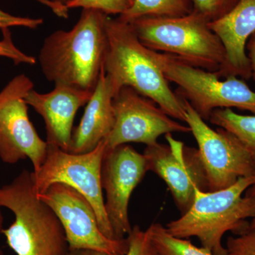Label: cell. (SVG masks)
<instances>
[{
	"instance_id": "cell-11",
	"label": "cell",
	"mask_w": 255,
	"mask_h": 255,
	"mask_svg": "<svg viewBox=\"0 0 255 255\" xmlns=\"http://www.w3.org/2000/svg\"><path fill=\"white\" fill-rule=\"evenodd\" d=\"M50 206L63 226L70 249H91L126 255L128 238L112 240L102 233L93 206L74 188L55 183L45 192L36 194Z\"/></svg>"
},
{
	"instance_id": "cell-17",
	"label": "cell",
	"mask_w": 255,
	"mask_h": 255,
	"mask_svg": "<svg viewBox=\"0 0 255 255\" xmlns=\"http://www.w3.org/2000/svg\"><path fill=\"white\" fill-rule=\"evenodd\" d=\"M43 23V18L14 16L0 8V57L9 58L16 65L21 63L28 65L36 64V58L26 55L15 46L9 28L22 26L30 29H36Z\"/></svg>"
},
{
	"instance_id": "cell-26",
	"label": "cell",
	"mask_w": 255,
	"mask_h": 255,
	"mask_svg": "<svg viewBox=\"0 0 255 255\" xmlns=\"http://www.w3.org/2000/svg\"><path fill=\"white\" fill-rule=\"evenodd\" d=\"M246 47L248 50V56L251 61L252 78L255 80V33L248 40Z\"/></svg>"
},
{
	"instance_id": "cell-31",
	"label": "cell",
	"mask_w": 255,
	"mask_h": 255,
	"mask_svg": "<svg viewBox=\"0 0 255 255\" xmlns=\"http://www.w3.org/2000/svg\"><path fill=\"white\" fill-rule=\"evenodd\" d=\"M0 255H5L4 253H2L1 251H0Z\"/></svg>"
},
{
	"instance_id": "cell-24",
	"label": "cell",
	"mask_w": 255,
	"mask_h": 255,
	"mask_svg": "<svg viewBox=\"0 0 255 255\" xmlns=\"http://www.w3.org/2000/svg\"><path fill=\"white\" fill-rule=\"evenodd\" d=\"M228 255H255V230L248 229L226 242Z\"/></svg>"
},
{
	"instance_id": "cell-5",
	"label": "cell",
	"mask_w": 255,
	"mask_h": 255,
	"mask_svg": "<svg viewBox=\"0 0 255 255\" xmlns=\"http://www.w3.org/2000/svg\"><path fill=\"white\" fill-rule=\"evenodd\" d=\"M131 24L135 34L149 49L180 58L219 77L226 62V50L209 21L193 10L180 16H142Z\"/></svg>"
},
{
	"instance_id": "cell-4",
	"label": "cell",
	"mask_w": 255,
	"mask_h": 255,
	"mask_svg": "<svg viewBox=\"0 0 255 255\" xmlns=\"http://www.w3.org/2000/svg\"><path fill=\"white\" fill-rule=\"evenodd\" d=\"M0 207L10 210L14 222L2 230L8 246L17 255H66L69 245L53 209L36 195L32 172L24 169L0 187Z\"/></svg>"
},
{
	"instance_id": "cell-22",
	"label": "cell",
	"mask_w": 255,
	"mask_h": 255,
	"mask_svg": "<svg viewBox=\"0 0 255 255\" xmlns=\"http://www.w3.org/2000/svg\"><path fill=\"white\" fill-rule=\"evenodd\" d=\"M193 10L202 15L209 22L227 14L239 0H191Z\"/></svg>"
},
{
	"instance_id": "cell-6",
	"label": "cell",
	"mask_w": 255,
	"mask_h": 255,
	"mask_svg": "<svg viewBox=\"0 0 255 255\" xmlns=\"http://www.w3.org/2000/svg\"><path fill=\"white\" fill-rule=\"evenodd\" d=\"M151 55L166 79L178 87V95L185 99L204 121L219 109L237 108L255 114V92L243 79L217 75L196 68L174 55L151 50Z\"/></svg>"
},
{
	"instance_id": "cell-7",
	"label": "cell",
	"mask_w": 255,
	"mask_h": 255,
	"mask_svg": "<svg viewBox=\"0 0 255 255\" xmlns=\"http://www.w3.org/2000/svg\"><path fill=\"white\" fill-rule=\"evenodd\" d=\"M107 145L103 140L87 153L74 154L58 146L48 143L44 162L36 172H32L36 194H43L50 186L62 183L74 188L93 206L102 233L116 239L105 209L101 169Z\"/></svg>"
},
{
	"instance_id": "cell-14",
	"label": "cell",
	"mask_w": 255,
	"mask_h": 255,
	"mask_svg": "<svg viewBox=\"0 0 255 255\" xmlns=\"http://www.w3.org/2000/svg\"><path fill=\"white\" fill-rule=\"evenodd\" d=\"M93 92L55 85L54 89L48 93H39L33 89L28 92L25 100L44 121L48 143L69 152L75 116L87 105Z\"/></svg>"
},
{
	"instance_id": "cell-13",
	"label": "cell",
	"mask_w": 255,
	"mask_h": 255,
	"mask_svg": "<svg viewBox=\"0 0 255 255\" xmlns=\"http://www.w3.org/2000/svg\"><path fill=\"white\" fill-rule=\"evenodd\" d=\"M165 138L167 144L157 142L144 150L147 172H154L166 183L184 214L192 204L196 187L208 191L205 169L197 148L187 147L170 133Z\"/></svg>"
},
{
	"instance_id": "cell-16",
	"label": "cell",
	"mask_w": 255,
	"mask_h": 255,
	"mask_svg": "<svg viewBox=\"0 0 255 255\" xmlns=\"http://www.w3.org/2000/svg\"><path fill=\"white\" fill-rule=\"evenodd\" d=\"M118 92L104 69L80 123L73 128L69 152L87 153L109 136L114 124L113 100Z\"/></svg>"
},
{
	"instance_id": "cell-10",
	"label": "cell",
	"mask_w": 255,
	"mask_h": 255,
	"mask_svg": "<svg viewBox=\"0 0 255 255\" xmlns=\"http://www.w3.org/2000/svg\"><path fill=\"white\" fill-rule=\"evenodd\" d=\"M114 124L105 139L107 149L130 142L157 143L162 135L190 132V128L169 117L153 101L130 87L119 90L113 100Z\"/></svg>"
},
{
	"instance_id": "cell-28",
	"label": "cell",
	"mask_w": 255,
	"mask_h": 255,
	"mask_svg": "<svg viewBox=\"0 0 255 255\" xmlns=\"http://www.w3.org/2000/svg\"><path fill=\"white\" fill-rule=\"evenodd\" d=\"M246 195L255 198V184L248 188V190L246 191ZM249 229L255 230V216L251 219V221L250 222Z\"/></svg>"
},
{
	"instance_id": "cell-20",
	"label": "cell",
	"mask_w": 255,
	"mask_h": 255,
	"mask_svg": "<svg viewBox=\"0 0 255 255\" xmlns=\"http://www.w3.org/2000/svg\"><path fill=\"white\" fill-rule=\"evenodd\" d=\"M158 255H215L206 248H198L190 241L172 236L159 223L147 228Z\"/></svg>"
},
{
	"instance_id": "cell-21",
	"label": "cell",
	"mask_w": 255,
	"mask_h": 255,
	"mask_svg": "<svg viewBox=\"0 0 255 255\" xmlns=\"http://www.w3.org/2000/svg\"><path fill=\"white\" fill-rule=\"evenodd\" d=\"M135 0H73L66 5L68 9H94L108 15L122 16L132 7Z\"/></svg>"
},
{
	"instance_id": "cell-18",
	"label": "cell",
	"mask_w": 255,
	"mask_h": 255,
	"mask_svg": "<svg viewBox=\"0 0 255 255\" xmlns=\"http://www.w3.org/2000/svg\"><path fill=\"white\" fill-rule=\"evenodd\" d=\"M209 121L237 137L255 157V114L243 115L232 109H219L212 112Z\"/></svg>"
},
{
	"instance_id": "cell-2",
	"label": "cell",
	"mask_w": 255,
	"mask_h": 255,
	"mask_svg": "<svg viewBox=\"0 0 255 255\" xmlns=\"http://www.w3.org/2000/svg\"><path fill=\"white\" fill-rule=\"evenodd\" d=\"M254 184L255 176L242 178L221 190L204 191L196 187L190 207L167 223L166 229L177 238H197L201 247L215 255H228L222 244L224 235L246 232L250 227L248 219L255 216V198L243 196Z\"/></svg>"
},
{
	"instance_id": "cell-29",
	"label": "cell",
	"mask_w": 255,
	"mask_h": 255,
	"mask_svg": "<svg viewBox=\"0 0 255 255\" xmlns=\"http://www.w3.org/2000/svg\"><path fill=\"white\" fill-rule=\"evenodd\" d=\"M52 1H54V2L57 3V4L66 6L67 4H69L70 1H73V0H52Z\"/></svg>"
},
{
	"instance_id": "cell-19",
	"label": "cell",
	"mask_w": 255,
	"mask_h": 255,
	"mask_svg": "<svg viewBox=\"0 0 255 255\" xmlns=\"http://www.w3.org/2000/svg\"><path fill=\"white\" fill-rule=\"evenodd\" d=\"M193 11L191 0H135L131 8L119 16L127 22L142 16H180Z\"/></svg>"
},
{
	"instance_id": "cell-3",
	"label": "cell",
	"mask_w": 255,
	"mask_h": 255,
	"mask_svg": "<svg viewBox=\"0 0 255 255\" xmlns=\"http://www.w3.org/2000/svg\"><path fill=\"white\" fill-rule=\"evenodd\" d=\"M109 46L105 72L117 87H130L153 101L169 117L184 122V102L174 92L151 50L139 41L130 23L120 18L107 21Z\"/></svg>"
},
{
	"instance_id": "cell-25",
	"label": "cell",
	"mask_w": 255,
	"mask_h": 255,
	"mask_svg": "<svg viewBox=\"0 0 255 255\" xmlns=\"http://www.w3.org/2000/svg\"><path fill=\"white\" fill-rule=\"evenodd\" d=\"M35 1H38V2L41 3V4L45 5L47 7L49 8L58 17L68 18L69 9L66 6L57 4L52 0H35Z\"/></svg>"
},
{
	"instance_id": "cell-23",
	"label": "cell",
	"mask_w": 255,
	"mask_h": 255,
	"mask_svg": "<svg viewBox=\"0 0 255 255\" xmlns=\"http://www.w3.org/2000/svg\"><path fill=\"white\" fill-rule=\"evenodd\" d=\"M127 238L129 248L126 255H158L148 230L143 231L138 226H133Z\"/></svg>"
},
{
	"instance_id": "cell-1",
	"label": "cell",
	"mask_w": 255,
	"mask_h": 255,
	"mask_svg": "<svg viewBox=\"0 0 255 255\" xmlns=\"http://www.w3.org/2000/svg\"><path fill=\"white\" fill-rule=\"evenodd\" d=\"M109 17L97 10L82 9L71 29L58 30L45 38L38 61L48 81L95 90L108 50Z\"/></svg>"
},
{
	"instance_id": "cell-12",
	"label": "cell",
	"mask_w": 255,
	"mask_h": 255,
	"mask_svg": "<svg viewBox=\"0 0 255 255\" xmlns=\"http://www.w3.org/2000/svg\"><path fill=\"white\" fill-rule=\"evenodd\" d=\"M147 172L145 156L132 146L126 144L106 150L101 182L106 193V213L116 239H124L131 231L129 202Z\"/></svg>"
},
{
	"instance_id": "cell-9",
	"label": "cell",
	"mask_w": 255,
	"mask_h": 255,
	"mask_svg": "<svg viewBox=\"0 0 255 255\" xmlns=\"http://www.w3.org/2000/svg\"><path fill=\"white\" fill-rule=\"evenodd\" d=\"M33 87L31 79L20 74L0 92V158L9 164L29 159L36 172L46 159L48 142L28 117L25 97Z\"/></svg>"
},
{
	"instance_id": "cell-27",
	"label": "cell",
	"mask_w": 255,
	"mask_h": 255,
	"mask_svg": "<svg viewBox=\"0 0 255 255\" xmlns=\"http://www.w3.org/2000/svg\"><path fill=\"white\" fill-rule=\"evenodd\" d=\"M66 255H117L91 249H70Z\"/></svg>"
},
{
	"instance_id": "cell-15",
	"label": "cell",
	"mask_w": 255,
	"mask_h": 255,
	"mask_svg": "<svg viewBox=\"0 0 255 255\" xmlns=\"http://www.w3.org/2000/svg\"><path fill=\"white\" fill-rule=\"evenodd\" d=\"M226 50V62L219 78H252L251 61L246 53L248 40L255 33V0H239L227 14L209 22Z\"/></svg>"
},
{
	"instance_id": "cell-30",
	"label": "cell",
	"mask_w": 255,
	"mask_h": 255,
	"mask_svg": "<svg viewBox=\"0 0 255 255\" xmlns=\"http://www.w3.org/2000/svg\"><path fill=\"white\" fill-rule=\"evenodd\" d=\"M3 221H4V219H3L2 214H1V210H0V233H1L2 230L4 229L3 228Z\"/></svg>"
},
{
	"instance_id": "cell-8",
	"label": "cell",
	"mask_w": 255,
	"mask_h": 255,
	"mask_svg": "<svg viewBox=\"0 0 255 255\" xmlns=\"http://www.w3.org/2000/svg\"><path fill=\"white\" fill-rule=\"evenodd\" d=\"M184 102V123L190 128L205 169L208 191L226 189L240 179L255 177V157L239 140L225 129H213Z\"/></svg>"
}]
</instances>
